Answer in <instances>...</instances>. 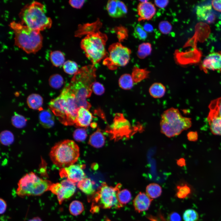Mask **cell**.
Segmentation results:
<instances>
[{
	"label": "cell",
	"instance_id": "277c9868",
	"mask_svg": "<svg viewBox=\"0 0 221 221\" xmlns=\"http://www.w3.org/2000/svg\"><path fill=\"white\" fill-rule=\"evenodd\" d=\"M45 6L37 1H34L26 5L19 14L21 23L32 29L40 32L52 26V21L46 14Z\"/></svg>",
	"mask_w": 221,
	"mask_h": 221
},
{
	"label": "cell",
	"instance_id": "5b68a950",
	"mask_svg": "<svg viewBox=\"0 0 221 221\" xmlns=\"http://www.w3.org/2000/svg\"><path fill=\"white\" fill-rule=\"evenodd\" d=\"M160 122L161 132L169 138L180 134L192 123L191 118L183 116L178 109L173 107L163 112Z\"/></svg>",
	"mask_w": 221,
	"mask_h": 221
},
{
	"label": "cell",
	"instance_id": "ac0fdd59",
	"mask_svg": "<svg viewBox=\"0 0 221 221\" xmlns=\"http://www.w3.org/2000/svg\"><path fill=\"white\" fill-rule=\"evenodd\" d=\"M153 199L145 193L139 192L133 201V205L135 211L140 213L147 210L150 207Z\"/></svg>",
	"mask_w": 221,
	"mask_h": 221
},
{
	"label": "cell",
	"instance_id": "681fc988",
	"mask_svg": "<svg viewBox=\"0 0 221 221\" xmlns=\"http://www.w3.org/2000/svg\"><path fill=\"white\" fill-rule=\"evenodd\" d=\"M188 139L191 141H196L198 138V134L196 131H190L187 135Z\"/></svg>",
	"mask_w": 221,
	"mask_h": 221
},
{
	"label": "cell",
	"instance_id": "d6a6232c",
	"mask_svg": "<svg viewBox=\"0 0 221 221\" xmlns=\"http://www.w3.org/2000/svg\"><path fill=\"white\" fill-rule=\"evenodd\" d=\"M117 197L119 203L123 206L128 203L132 198L130 192L128 189H120L117 193Z\"/></svg>",
	"mask_w": 221,
	"mask_h": 221
},
{
	"label": "cell",
	"instance_id": "d4e9b609",
	"mask_svg": "<svg viewBox=\"0 0 221 221\" xmlns=\"http://www.w3.org/2000/svg\"><path fill=\"white\" fill-rule=\"evenodd\" d=\"M105 138L99 128L90 136L88 143L92 146L99 148L102 147L105 143Z\"/></svg>",
	"mask_w": 221,
	"mask_h": 221
},
{
	"label": "cell",
	"instance_id": "f1b7e54d",
	"mask_svg": "<svg viewBox=\"0 0 221 221\" xmlns=\"http://www.w3.org/2000/svg\"><path fill=\"white\" fill-rule=\"evenodd\" d=\"M162 192L161 187L157 183H150L146 188V194L153 199L159 197L161 195Z\"/></svg>",
	"mask_w": 221,
	"mask_h": 221
},
{
	"label": "cell",
	"instance_id": "4dcf8cb0",
	"mask_svg": "<svg viewBox=\"0 0 221 221\" xmlns=\"http://www.w3.org/2000/svg\"><path fill=\"white\" fill-rule=\"evenodd\" d=\"M118 83L120 87L125 90L131 89L134 83L131 75L128 74H125L121 76Z\"/></svg>",
	"mask_w": 221,
	"mask_h": 221
},
{
	"label": "cell",
	"instance_id": "8d00e7d4",
	"mask_svg": "<svg viewBox=\"0 0 221 221\" xmlns=\"http://www.w3.org/2000/svg\"><path fill=\"white\" fill-rule=\"evenodd\" d=\"M63 68L64 72L70 75L75 74L79 70L77 64L74 61L70 60L64 63Z\"/></svg>",
	"mask_w": 221,
	"mask_h": 221
},
{
	"label": "cell",
	"instance_id": "8fae6325",
	"mask_svg": "<svg viewBox=\"0 0 221 221\" xmlns=\"http://www.w3.org/2000/svg\"><path fill=\"white\" fill-rule=\"evenodd\" d=\"M131 131L129 122L122 114L119 113L115 114L113 123L107 128L106 130L115 140L124 136H128Z\"/></svg>",
	"mask_w": 221,
	"mask_h": 221
},
{
	"label": "cell",
	"instance_id": "44dd1931",
	"mask_svg": "<svg viewBox=\"0 0 221 221\" xmlns=\"http://www.w3.org/2000/svg\"><path fill=\"white\" fill-rule=\"evenodd\" d=\"M207 120L212 133L214 135H221V117L209 111Z\"/></svg>",
	"mask_w": 221,
	"mask_h": 221
},
{
	"label": "cell",
	"instance_id": "f6af8a7d",
	"mask_svg": "<svg viewBox=\"0 0 221 221\" xmlns=\"http://www.w3.org/2000/svg\"><path fill=\"white\" fill-rule=\"evenodd\" d=\"M92 90L94 92L98 95H101L103 94L105 91L103 85L98 82H95L92 86Z\"/></svg>",
	"mask_w": 221,
	"mask_h": 221
},
{
	"label": "cell",
	"instance_id": "9c48e42d",
	"mask_svg": "<svg viewBox=\"0 0 221 221\" xmlns=\"http://www.w3.org/2000/svg\"><path fill=\"white\" fill-rule=\"evenodd\" d=\"M109 53L103 63L111 70L118 67L124 66L129 62L131 53L130 49L117 42L111 45L108 48Z\"/></svg>",
	"mask_w": 221,
	"mask_h": 221
},
{
	"label": "cell",
	"instance_id": "ba28073f",
	"mask_svg": "<svg viewBox=\"0 0 221 221\" xmlns=\"http://www.w3.org/2000/svg\"><path fill=\"white\" fill-rule=\"evenodd\" d=\"M52 183L43 180L33 172L25 174L19 180L16 193L19 196H40L49 190Z\"/></svg>",
	"mask_w": 221,
	"mask_h": 221
},
{
	"label": "cell",
	"instance_id": "7a4b0ae2",
	"mask_svg": "<svg viewBox=\"0 0 221 221\" xmlns=\"http://www.w3.org/2000/svg\"><path fill=\"white\" fill-rule=\"evenodd\" d=\"M48 106L50 110L63 125L75 124L79 107L75 95L68 85L64 87L59 95L51 100Z\"/></svg>",
	"mask_w": 221,
	"mask_h": 221
},
{
	"label": "cell",
	"instance_id": "9a60e30c",
	"mask_svg": "<svg viewBox=\"0 0 221 221\" xmlns=\"http://www.w3.org/2000/svg\"><path fill=\"white\" fill-rule=\"evenodd\" d=\"M201 68L206 73L207 70L221 72V54L213 52L207 56L203 62Z\"/></svg>",
	"mask_w": 221,
	"mask_h": 221
},
{
	"label": "cell",
	"instance_id": "8992f818",
	"mask_svg": "<svg viewBox=\"0 0 221 221\" xmlns=\"http://www.w3.org/2000/svg\"><path fill=\"white\" fill-rule=\"evenodd\" d=\"M107 39L106 34L99 31L87 35L81 40V47L93 64L107 56L105 48Z\"/></svg>",
	"mask_w": 221,
	"mask_h": 221
},
{
	"label": "cell",
	"instance_id": "f907efd6",
	"mask_svg": "<svg viewBox=\"0 0 221 221\" xmlns=\"http://www.w3.org/2000/svg\"><path fill=\"white\" fill-rule=\"evenodd\" d=\"M211 4L215 10L221 12V0H213L211 1Z\"/></svg>",
	"mask_w": 221,
	"mask_h": 221
},
{
	"label": "cell",
	"instance_id": "4316f807",
	"mask_svg": "<svg viewBox=\"0 0 221 221\" xmlns=\"http://www.w3.org/2000/svg\"><path fill=\"white\" fill-rule=\"evenodd\" d=\"M149 72L146 69L140 68L134 66L131 75L134 83H136L147 78Z\"/></svg>",
	"mask_w": 221,
	"mask_h": 221
},
{
	"label": "cell",
	"instance_id": "7dc6e473",
	"mask_svg": "<svg viewBox=\"0 0 221 221\" xmlns=\"http://www.w3.org/2000/svg\"><path fill=\"white\" fill-rule=\"evenodd\" d=\"M167 221H181V218L178 213L176 212H173L168 215Z\"/></svg>",
	"mask_w": 221,
	"mask_h": 221
},
{
	"label": "cell",
	"instance_id": "ffe728a7",
	"mask_svg": "<svg viewBox=\"0 0 221 221\" xmlns=\"http://www.w3.org/2000/svg\"><path fill=\"white\" fill-rule=\"evenodd\" d=\"M93 117L88 110L80 107L78 110L75 124L78 127L86 128L90 124Z\"/></svg>",
	"mask_w": 221,
	"mask_h": 221
},
{
	"label": "cell",
	"instance_id": "b9f144b4",
	"mask_svg": "<svg viewBox=\"0 0 221 221\" xmlns=\"http://www.w3.org/2000/svg\"><path fill=\"white\" fill-rule=\"evenodd\" d=\"M134 37L139 40H144L147 37V34L143 27L140 24H137L135 27L134 32Z\"/></svg>",
	"mask_w": 221,
	"mask_h": 221
},
{
	"label": "cell",
	"instance_id": "7402d4cb",
	"mask_svg": "<svg viewBox=\"0 0 221 221\" xmlns=\"http://www.w3.org/2000/svg\"><path fill=\"white\" fill-rule=\"evenodd\" d=\"M102 25V23L99 20L91 23L81 25L79 27L75 35L77 37H80L99 31Z\"/></svg>",
	"mask_w": 221,
	"mask_h": 221
},
{
	"label": "cell",
	"instance_id": "cb8c5ba5",
	"mask_svg": "<svg viewBox=\"0 0 221 221\" xmlns=\"http://www.w3.org/2000/svg\"><path fill=\"white\" fill-rule=\"evenodd\" d=\"M27 103L29 107L33 110L40 111L43 110V99L38 94L32 93L29 95L27 99Z\"/></svg>",
	"mask_w": 221,
	"mask_h": 221
},
{
	"label": "cell",
	"instance_id": "e575fe53",
	"mask_svg": "<svg viewBox=\"0 0 221 221\" xmlns=\"http://www.w3.org/2000/svg\"><path fill=\"white\" fill-rule=\"evenodd\" d=\"M69 211L70 213L74 216H77L81 214L84 210L83 204L78 200L72 201L69 206Z\"/></svg>",
	"mask_w": 221,
	"mask_h": 221
},
{
	"label": "cell",
	"instance_id": "11a10c76",
	"mask_svg": "<svg viewBox=\"0 0 221 221\" xmlns=\"http://www.w3.org/2000/svg\"><path fill=\"white\" fill-rule=\"evenodd\" d=\"M177 165L180 166H184L185 164V160L183 158H180L177 160Z\"/></svg>",
	"mask_w": 221,
	"mask_h": 221
},
{
	"label": "cell",
	"instance_id": "db71d44e",
	"mask_svg": "<svg viewBox=\"0 0 221 221\" xmlns=\"http://www.w3.org/2000/svg\"><path fill=\"white\" fill-rule=\"evenodd\" d=\"M143 28L146 32H151L153 29L152 26L151 25L148 23L145 24Z\"/></svg>",
	"mask_w": 221,
	"mask_h": 221
},
{
	"label": "cell",
	"instance_id": "e0dca14e",
	"mask_svg": "<svg viewBox=\"0 0 221 221\" xmlns=\"http://www.w3.org/2000/svg\"><path fill=\"white\" fill-rule=\"evenodd\" d=\"M140 2L137 8L138 14L139 16L138 21L150 20L156 12L154 5L147 0L141 1Z\"/></svg>",
	"mask_w": 221,
	"mask_h": 221
},
{
	"label": "cell",
	"instance_id": "6da1fadb",
	"mask_svg": "<svg viewBox=\"0 0 221 221\" xmlns=\"http://www.w3.org/2000/svg\"><path fill=\"white\" fill-rule=\"evenodd\" d=\"M96 68L94 65H89L82 67L74 75L68 85L75 95L79 107H83L87 110L91 104L86 100L92 92V86L95 82Z\"/></svg>",
	"mask_w": 221,
	"mask_h": 221
},
{
	"label": "cell",
	"instance_id": "603a6c76",
	"mask_svg": "<svg viewBox=\"0 0 221 221\" xmlns=\"http://www.w3.org/2000/svg\"><path fill=\"white\" fill-rule=\"evenodd\" d=\"M50 110H42L40 111L39 115V122L44 128H49L54 124V117Z\"/></svg>",
	"mask_w": 221,
	"mask_h": 221
},
{
	"label": "cell",
	"instance_id": "30bf717a",
	"mask_svg": "<svg viewBox=\"0 0 221 221\" xmlns=\"http://www.w3.org/2000/svg\"><path fill=\"white\" fill-rule=\"evenodd\" d=\"M122 185L118 184L115 187L109 186L105 182L100 187L96 195L95 200L104 208H119L123 206L119 202L117 193Z\"/></svg>",
	"mask_w": 221,
	"mask_h": 221
},
{
	"label": "cell",
	"instance_id": "1f68e13d",
	"mask_svg": "<svg viewBox=\"0 0 221 221\" xmlns=\"http://www.w3.org/2000/svg\"><path fill=\"white\" fill-rule=\"evenodd\" d=\"M176 196L180 199H184L189 196L192 192V190L187 184H183L177 185L176 187Z\"/></svg>",
	"mask_w": 221,
	"mask_h": 221
},
{
	"label": "cell",
	"instance_id": "74e56055",
	"mask_svg": "<svg viewBox=\"0 0 221 221\" xmlns=\"http://www.w3.org/2000/svg\"><path fill=\"white\" fill-rule=\"evenodd\" d=\"M12 125L17 128H22L25 127L26 123V120L23 116L18 114H14L11 118Z\"/></svg>",
	"mask_w": 221,
	"mask_h": 221
},
{
	"label": "cell",
	"instance_id": "2e32d148",
	"mask_svg": "<svg viewBox=\"0 0 221 221\" xmlns=\"http://www.w3.org/2000/svg\"><path fill=\"white\" fill-rule=\"evenodd\" d=\"M106 9L109 15L113 18L121 17L127 13V7L122 2L117 0L108 1Z\"/></svg>",
	"mask_w": 221,
	"mask_h": 221
},
{
	"label": "cell",
	"instance_id": "4fadbf2b",
	"mask_svg": "<svg viewBox=\"0 0 221 221\" xmlns=\"http://www.w3.org/2000/svg\"><path fill=\"white\" fill-rule=\"evenodd\" d=\"M84 165H72L68 167L61 168L59 174L61 178H67V179L75 183L79 182L86 178V175L83 169Z\"/></svg>",
	"mask_w": 221,
	"mask_h": 221
},
{
	"label": "cell",
	"instance_id": "816d5d0a",
	"mask_svg": "<svg viewBox=\"0 0 221 221\" xmlns=\"http://www.w3.org/2000/svg\"><path fill=\"white\" fill-rule=\"evenodd\" d=\"M155 5L158 7L164 8L169 3L168 0H155L154 1Z\"/></svg>",
	"mask_w": 221,
	"mask_h": 221
},
{
	"label": "cell",
	"instance_id": "60d3db41",
	"mask_svg": "<svg viewBox=\"0 0 221 221\" xmlns=\"http://www.w3.org/2000/svg\"><path fill=\"white\" fill-rule=\"evenodd\" d=\"M183 217L184 221H197L199 219V215L195 210L189 209L185 211Z\"/></svg>",
	"mask_w": 221,
	"mask_h": 221
},
{
	"label": "cell",
	"instance_id": "d590c367",
	"mask_svg": "<svg viewBox=\"0 0 221 221\" xmlns=\"http://www.w3.org/2000/svg\"><path fill=\"white\" fill-rule=\"evenodd\" d=\"M49 85L52 88L58 89L60 88L64 83V79L62 77L58 74H54L51 76L48 80Z\"/></svg>",
	"mask_w": 221,
	"mask_h": 221
},
{
	"label": "cell",
	"instance_id": "52a82bcc",
	"mask_svg": "<svg viewBox=\"0 0 221 221\" xmlns=\"http://www.w3.org/2000/svg\"><path fill=\"white\" fill-rule=\"evenodd\" d=\"M52 162L61 168L73 165L79 156V148L73 141L66 140L56 143L50 151Z\"/></svg>",
	"mask_w": 221,
	"mask_h": 221
},
{
	"label": "cell",
	"instance_id": "f35d334b",
	"mask_svg": "<svg viewBox=\"0 0 221 221\" xmlns=\"http://www.w3.org/2000/svg\"><path fill=\"white\" fill-rule=\"evenodd\" d=\"M14 136L13 134L9 130H4L0 134V141L3 145H8L14 142Z\"/></svg>",
	"mask_w": 221,
	"mask_h": 221
},
{
	"label": "cell",
	"instance_id": "bcb514c9",
	"mask_svg": "<svg viewBox=\"0 0 221 221\" xmlns=\"http://www.w3.org/2000/svg\"><path fill=\"white\" fill-rule=\"evenodd\" d=\"M118 29V37L120 41L124 40L127 37L128 31L125 28L121 27Z\"/></svg>",
	"mask_w": 221,
	"mask_h": 221
},
{
	"label": "cell",
	"instance_id": "d6986e66",
	"mask_svg": "<svg viewBox=\"0 0 221 221\" xmlns=\"http://www.w3.org/2000/svg\"><path fill=\"white\" fill-rule=\"evenodd\" d=\"M211 7L210 5L197 6L196 13L198 20L208 23L214 22L215 20V16Z\"/></svg>",
	"mask_w": 221,
	"mask_h": 221
},
{
	"label": "cell",
	"instance_id": "484cf974",
	"mask_svg": "<svg viewBox=\"0 0 221 221\" xmlns=\"http://www.w3.org/2000/svg\"><path fill=\"white\" fill-rule=\"evenodd\" d=\"M149 92L150 95L153 98H160L164 95L166 92V88L161 83H155L150 87Z\"/></svg>",
	"mask_w": 221,
	"mask_h": 221
},
{
	"label": "cell",
	"instance_id": "ee69618b",
	"mask_svg": "<svg viewBox=\"0 0 221 221\" xmlns=\"http://www.w3.org/2000/svg\"><path fill=\"white\" fill-rule=\"evenodd\" d=\"M159 28L160 31L162 33L167 34L171 31L172 26L168 21H163L159 23Z\"/></svg>",
	"mask_w": 221,
	"mask_h": 221
},
{
	"label": "cell",
	"instance_id": "5bb4252c",
	"mask_svg": "<svg viewBox=\"0 0 221 221\" xmlns=\"http://www.w3.org/2000/svg\"><path fill=\"white\" fill-rule=\"evenodd\" d=\"M201 56V52L196 49L184 52L176 50L175 52V57L177 63L182 65L198 63Z\"/></svg>",
	"mask_w": 221,
	"mask_h": 221
},
{
	"label": "cell",
	"instance_id": "f5cc1de1",
	"mask_svg": "<svg viewBox=\"0 0 221 221\" xmlns=\"http://www.w3.org/2000/svg\"><path fill=\"white\" fill-rule=\"evenodd\" d=\"M7 204L6 201L0 198V214H3L6 211Z\"/></svg>",
	"mask_w": 221,
	"mask_h": 221
},
{
	"label": "cell",
	"instance_id": "7c38bea8",
	"mask_svg": "<svg viewBox=\"0 0 221 221\" xmlns=\"http://www.w3.org/2000/svg\"><path fill=\"white\" fill-rule=\"evenodd\" d=\"M49 190L57 196L60 204L65 199L69 198L76 191L75 183L68 179L62 180L60 183L52 184Z\"/></svg>",
	"mask_w": 221,
	"mask_h": 221
},
{
	"label": "cell",
	"instance_id": "f546056e",
	"mask_svg": "<svg viewBox=\"0 0 221 221\" xmlns=\"http://www.w3.org/2000/svg\"><path fill=\"white\" fill-rule=\"evenodd\" d=\"M50 58L52 64L56 67L61 66L65 62L64 55L59 51L52 52L50 53Z\"/></svg>",
	"mask_w": 221,
	"mask_h": 221
},
{
	"label": "cell",
	"instance_id": "83f0119b",
	"mask_svg": "<svg viewBox=\"0 0 221 221\" xmlns=\"http://www.w3.org/2000/svg\"><path fill=\"white\" fill-rule=\"evenodd\" d=\"M93 182L89 178H85L78 183L77 186L85 194L91 195L95 192Z\"/></svg>",
	"mask_w": 221,
	"mask_h": 221
},
{
	"label": "cell",
	"instance_id": "c3c4849f",
	"mask_svg": "<svg viewBox=\"0 0 221 221\" xmlns=\"http://www.w3.org/2000/svg\"><path fill=\"white\" fill-rule=\"evenodd\" d=\"M85 1L84 0H70L69 3L72 7L79 9L83 6Z\"/></svg>",
	"mask_w": 221,
	"mask_h": 221
},
{
	"label": "cell",
	"instance_id": "9f6ffc18",
	"mask_svg": "<svg viewBox=\"0 0 221 221\" xmlns=\"http://www.w3.org/2000/svg\"><path fill=\"white\" fill-rule=\"evenodd\" d=\"M28 221H42L38 217H36L29 219Z\"/></svg>",
	"mask_w": 221,
	"mask_h": 221
},
{
	"label": "cell",
	"instance_id": "7bdbcfd3",
	"mask_svg": "<svg viewBox=\"0 0 221 221\" xmlns=\"http://www.w3.org/2000/svg\"><path fill=\"white\" fill-rule=\"evenodd\" d=\"M87 136L85 130L83 128L76 130L73 133L74 138L77 141L81 142L85 140Z\"/></svg>",
	"mask_w": 221,
	"mask_h": 221
},
{
	"label": "cell",
	"instance_id": "3957f363",
	"mask_svg": "<svg viewBox=\"0 0 221 221\" xmlns=\"http://www.w3.org/2000/svg\"><path fill=\"white\" fill-rule=\"evenodd\" d=\"M9 25L14 34L15 45L28 54L35 53L41 48L43 37L40 31L14 21Z\"/></svg>",
	"mask_w": 221,
	"mask_h": 221
},
{
	"label": "cell",
	"instance_id": "ab89813d",
	"mask_svg": "<svg viewBox=\"0 0 221 221\" xmlns=\"http://www.w3.org/2000/svg\"><path fill=\"white\" fill-rule=\"evenodd\" d=\"M210 111L221 117V97L211 101L209 105Z\"/></svg>",
	"mask_w": 221,
	"mask_h": 221
},
{
	"label": "cell",
	"instance_id": "836d02e7",
	"mask_svg": "<svg viewBox=\"0 0 221 221\" xmlns=\"http://www.w3.org/2000/svg\"><path fill=\"white\" fill-rule=\"evenodd\" d=\"M151 45L149 43H144L140 44L138 48L137 55L140 59H144L149 55L151 52Z\"/></svg>",
	"mask_w": 221,
	"mask_h": 221
}]
</instances>
